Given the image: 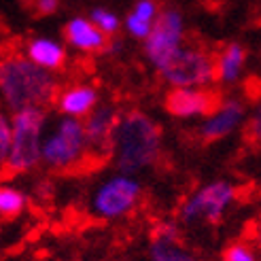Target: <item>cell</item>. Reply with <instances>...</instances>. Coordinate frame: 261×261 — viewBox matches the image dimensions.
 Returning <instances> with one entry per match:
<instances>
[{
	"instance_id": "cell-17",
	"label": "cell",
	"mask_w": 261,
	"mask_h": 261,
	"mask_svg": "<svg viewBox=\"0 0 261 261\" xmlns=\"http://www.w3.org/2000/svg\"><path fill=\"white\" fill-rule=\"evenodd\" d=\"M25 206H28V195L15 185H3L0 187V217L5 221L7 219H15L19 217Z\"/></svg>"
},
{
	"instance_id": "cell-24",
	"label": "cell",
	"mask_w": 261,
	"mask_h": 261,
	"mask_svg": "<svg viewBox=\"0 0 261 261\" xmlns=\"http://www.w3.org/2000/svg\"><path fill=\"white\" fill-rule=\"evenodd\" d=\"M62 0H34L32 7L36 15H54V13L60 9Z\"/></svg>"
},
{
	"instance_id": "cell-3",
	"label": "cell",
	"mask_w": 261,
	"mask_h": 261,
	"mask_svg": "<svg viewBox=\"0 0 261 261\" xmlns=\"http://www.w3.org/2000/svg\"><path fill=\"white\" fill-rule=\"evenodd\" d=\"M13 142L7 160L3 162V172L9 176L28 174L38 164H43V138L47 125L45 109H25L13 113Z\"/></svg>"
},
{
	"instance_id": "cell-5",
	"label": "cell",
	"mask_w": 261,
	"mask_h": 261,
	"mask_svg": "<svg viewBox=\"0 0 261 261\" xmlns=\"http://www.w3.org/2000/svg\"><path fill=\"white\" fill-rule=\"evenodd\" d=\"M142 198V185L134 174L117 172L107 176L94 187L89 195V215L100 221L123 219L138 206Z\"/></svg>"
},
{
	"instance_id": "cell-15",
	"label": "cell",
	"mask_w": 261,
	"mask_h": 261,
	"mask_svg": "<svg viewBox=\"0 0 261 261\" xmlns=\"http://www.w3.org/2000/svg\"><path fill=\"white\" fill-rule=\"evenodd\" d=\"M23 56L49 72H58L66 64V49H64V45L49 36L30 38L23 47Z\"/></svg>"
},
{
	"instance_id": "cell-8",
	"label": "cell",
	"mask_w": 261,
	"mask_h": 261,
	"mask_svg": "<svg viewBox=\"0 0 261 261\" xmlns=\"http://www.w3.org/2000/svg\"><path fill=\"white\" fill-rule=\"evenodd\" d=\"M160 74L172 89L208 87L217 79L215 58L198 45H185Z\"/></svg>"
},
{
	"instance_id": "cell-22",
	"label": "cell",
	"mask_w": 261,
	"mask_h": 261,
	"mask_svg": "<svg viewBox=\"0 0 261 261\" xmlns=\"http://www.w3.org/2000/svg\"><path fill=\"white\" fill-rule=\"evenodd\" d=\"M11 142H13V125L11 119H7V115H3L0 117V162L7 160L11 151Z\"/></svg>"
},
{
	"instance_id": "cell-20",
	"label": "cell",
	"mask_w": 261,
	"mask_h": 261,
	"mask_svg": "<svg viewBox=\"0 0 261 261\" xmlns=\"http://www.w3.org/2000/svg\"><path fill=\"white\" fill-rule=\"evenodd\" d=\"M129 13H134L136 17H140L142 21L153 25L158 21V17L162 15V9L158 5V0H134V7Z\"/></svg>"
},
{
	"instance_id": "cell-2",
	"label": "cell",
	"mask_w": 261,
	"mask_h": 261,
	"mask_svg": "<svg viewBox=\"0 0 261 261\" xmlns=\"http://www.w3.org/2000/svg\"><path fill=\"white\" fill-rule=\"evenodd\" d=\"M162 153V127L142 111L121 115L113 140V158L117 170L136 174L151 168Z\"/></svg>"
},
{
	"instance_id": "cell-14",
	"label": "cell",
	"mask_w": 261,
	"mask_h": 261,
	"mask_svg": "<svg viewBox=\"0 0 261 261\" xmlns=\"http://www.w3.org/2000/svg\"><path fill=\"white\" fill-rule=\"evenodd\" d=\"M64 38L66 43L74 49L83 51V54H96V51H104L109 47V36H104L89 17L76 15L66 21L64 25Z\"/></svg>"
},
{
	"instance_id": "cell-23",
	"label": "cell",
	"mask_w": 261,
	"mask_h": 261,
	"mask_svg": "<svg viewBox=\"0 0 261 261\" xmlns=\"http://www.w3.org/2000/svg\"><path fill=\"white\" fill-rule=\"evenodd\" d=\"M246 138L261 145V102L255 107V111L249 117V121H246Z\"/></svg>"
},
{
	"instance_id": "cell-26",
	"label": "cell",
	"mask_w": 261,
	"mask_h": 261,
	"mask_svg": "<svg viewBox=\"0 0 261 261\" xmlns=\"http://www.w3.org/2000/svg\"><path fill=\"white\" fill-rule=\"evenodd\" d=\"M255 242L259 244V249H261V213H259V217L255 221Z\"/></svg>"
},
{
	"instance_id": "cell-6",
	"label": "cell",
	"mask_w": 261,
	"mask_h": 261,
	"mask_svg": "<svg viewBox=\"0 0 261 261\" xmlns=\"http://www.w3.org/2000/svg\"><path fill=\"white\" fill-rule=\"evenodd\" d=\"M238 198V189L229 180H211L187 195L178 206V221L185 225L206 223L217 225L223 221L231 204Z\"/></svg>"
},
{
	"instance_id": "cell-18",
	"label": "cell",
	"mask_w": 261,
	"mask_h": 261,
	"mask_svg": "<svg viewBox=\"0 0 261 261\" xmlns=\"http://www.w3.org/2000/svg\"><path fill=\"white\" fill-rule=\"evenodd\" d=\"M89 19L94 21V25H96V28H98L104 36H109V38H113L117 32L121 30V25H123V21L119 19V15H117V13H113L111 9H107V7H96V9H91Z\"/></svg>"
},
{
	"instance_id": "cell-19",
	"label": "cell",
	"mask_w": 261,
	"mask_h": 261,
	"mask_svg": "<svg viewBox=\"0 0 261 261\" xmlns=\"http://www.w3.org/2000/svg\"><path fill=\"white\" fill-rule=\"evenodd\" d=\"M221 259L223 261H259L253 246L249 242H242V240H236V242L227 244L223 249Z\"/></svg>"
},
{
	"instance_id": "cell-25",
	"label": "cell",
	"mask_w": 261,
	"mask_h": 261,
	"mask_svg": "<svg viewBox=\"0 0 261 261\" xmlns=\"http://www.w3.org/2000/svg\"><path fill=\"white\" fill-rule=\"evenodd\" d=\"M51 191H54V185H51V182L49 180H38L36 182V185H34V195H36V198L38 200H45V198H49V195H51Z\"/></svg>"
},
{
	"instance_id": "cell-10",
	"label": "cell",
	"mask_w": 261,
	"mask_h": 261,
	"mask_svg": "<svg viewBox=\"0 0 261 261\" xmlns=\"http://www.w3.org/2000/svg\"><path fill=\"white\" fill-rule=\"evenodd\" d=\"M246 119V109L244 102L238 98H227L219 104V107L202 119L198 125V136L204 142H217L233 134Z\"/></svg>"
},
{
	"instance_id": "cell-1",
	"label": "cell",
	"mask_w": 261,
	"mask_h": 261,
	"mask_svg": "<svg viewBox=\"0 0 261 261\" xmlns=\"http://www.w3.org/2000/svg\"><path fill=\"white\" fill-rule=\"evenodd\" d=\"M56 72L36 66L23 54H9L0 62V94L7 109L19 113L25 109H45L56 104L60 94Z\"/></svg>"
},
{
	"instance_id": "cell-21",
	"label": "cell",
	"mask_w": 261,
	"mask_h": 261,
	"mask_svg": "<svg viewBox=\"0 0 261 261\" xmlns=\"http://www.w3.org/2000/svg\"><path fill=\"white\" fill-rule=\"evenodd\" d=\"M123 28H125V32L129 36L136 38V41H147V36L151 34L153 25L147 23V21H142L140 17H136L134 13H127L125 19H123Z\"/></svg>"
},
{
	"instance_id": "cell-9",
	"label": "cell",
	"mask_w": 261,
	"mask_h": 261,
	"mask_svg": "<svg viewBox=\"0 0 261 261\" xmlns=\"http://www.w3.org/2000/svg\"><path fill=\"white\" fill-rule=\"evenodd\" d=\"M119 119H121V115L111 104H98L83 119L91 158L104 160L109 155H113V140H115Z\"/></svg>"
},
{
	"instance_id": "cell-13",
	"label": "cell",
	"mask_w": 261,
	"mask_h": 261,
	"mask_svg": "<svg viewBox=\"0 0 261 261\" xmlns=\"http://www.w3.org/2000/svg\"><path fill=\"white\" fill-rule=\"evenodd\" d=\"M100 104L98 89L89 83H74L60 89L56 98V109L62 117H74V119H85V117Z\"/></svg>"
},
{
	"instance_id": "cell-16",
	"label": "cell",
	"mask_w": 261,
	"mask_h": 261,
	"mask_svg": "<svg viewBox=\"0 0 261 261\" xmlns=\"http://www.w3.org/2000/svg\"><path fill=\"white\" fill-rule=\"evenodd\" d=\"M246 64V49L240 43H227L215 58L217 81L223 85H233L242 79V70Z\"/></svg>"
},
{
	"instance_id": "cell-11",
	"label": "cell",
	"mask_w": 261,
	"mask_h": 261,
	"mask_svg": "<svg viewBox=\"0 0 261 261\" xmlns=\"http://www.w3.org/2000/svg\"><path fill=\"white\" fill-rule=\"evenodd\" d=\"M219 96L208 87L198 89H170L164 107L172 117L178 119H193V117H208L219 107Z\"/></svg>"
},
{
	"instance_id": "cell-12",
	"label": "cell",
	"mask_w": 261,
	"mask_h": 261,
	"mask_svg": "<svg viewBox=\"0 0 261 261\" xmlns=\"http://www.w3.org/2000/svg\"><path fill=\"white\" fill-rule=\"evenodd\" d=\"M149 257L151 261H202L182 242L178 225L174 223H160L153 229L149 242Z\"/></svg>"
},
{
	"instance_id": "cell-4",
	"label": "cell",
	"mask_w": 261,
	"mask_h": 261,
	"mask_svg": "<svg viewBox=\"0 0 261 261\" xmlns=\"http://www.w3.org/2000/svg\"><path fill=\"white\" fill-rule=\"evenodd\" d=\"M89 153L85 125L74 117H60L43 138V166L54 172L79 168Z\"/></svg>"
},
{
	"instance_id": "cell-27",
	"label": "cell",
	"mask_w": 261,
	"mask_h": 261,
	"mask_svg": "<svg viewBox=\"0 0 261 261\" xmlns=\"http://www.w3.org/2000/svg\"><path fill=\"white\" fill-rule=\"evenodd\" d=\"M19 3H23V5H32L34 0H19Z\"/></svg>"
},
{
	"instance_id": "cell-7",
	"label": "cell",
	"mask_w": 261,
	"mask_h": 261,
	"mask_svg": "<svg viewBox=\"0 0 261 261\" xmlns=\"http://www.w3.org/2000/svg\"><path fill=\"white\" fill-rule=\"evenodd\" d=\"M185 45L182 15L176 9H162V15L153 23L151 34L147 36V41H142V51L151 66L162 72Z\"/></svg>"
}]
</instances>
